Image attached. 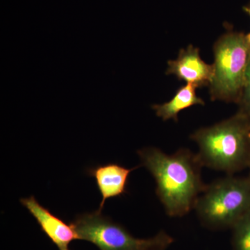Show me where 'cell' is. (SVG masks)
Returning a JSON list of instances; mask_svg holds the SVG:
<instances>
[{"instance_id":"7a4b0ae2","label":"cell","mask_w":250,"mask_h":250,"mask_svg":"<svg viewBox=\"0 0 250 250\" xmlns=\"http://www.w3.org/2000/svg\"><path fill=\"white\" fill-rule=\"evenodd\" d=\"M197 143L202 165L231 174L250 164V119L238 111L228 119L198 129Z\"/></svg>"},{"instance_id":"9c48e42d","label":"cell","mask_w":250,"mask_h":250,"mask_svg":"<svg viewBox=\"0 0 250 250\" xmlns=\"http://www.w3.org/2000/svg\"><path fill=\"white\" fill-rule=\"evenodd\" d=\"M197 87L187 83L180 87L170 101L160 104H153L152 108L156 115L164 121L173 120L178 121V115L188 108L200 105L205 106V102L196 94Z\"/></svg>"},{"instance_id":"5b68a950","label":"cell","mask_w":250,"mask_h":250,"mask_svg":"<svg viewBox=\"0 0 250 250\" xmlns=\"http://www.w3.org/2000/svg\"><path fill=\"white\" fill-rule=\"evenodd\" d=\"M70 223L79 240L90 242L100 250H167L174 242L164 231L151 238H136L98 210L77 215Z\"/></svg>"},{"instance_id":"30bf717a","label":"cell","mask_w":250,"mask_h":250,"mask_svg":"<svg viewBox=\"0 0 250 250\" xmlns=\"http://www.w3.org/2000/svg\"><path fill=\"white\" fill-rule=\"evenodd\" d=\"M233 250H250V210L231 228Z\"/></svg>"},{"instance_id":"ba28073f","label":"cell","mask_w":250,"mask_h":250,"mask_svg":"<svg viewBox=\"0 0 250 250\" xmlns=\"http://www.w3.org/2000/svg\"><path fill=\"white\" fill-rule=\"evenodd\" d=\"M137 167L129 169L120 164H107L87 168L86 174L95 179L103 197L99 211L102 212L107 199L122 197L127 193L129 174Z\"/></svg>"},{"instance_id":"8fae6325","label":"cell","mask_w":250,"mask_h":250,"mask_svg":"<svg viewBox=\"0 0 250 250\" xmlns=\"http://www.w3.org/2000/svg\"><path fill=\"white\" fill-rule=\"evenodd\" d=\"M238 104L240 105L238 111L246 115L250 119V57L245 74L243 93Z\"/></svg>"},{"instance_id":"277c9868","label":"cell","mask_w":250,"mask_h":250,"mask_svg":"<svg viewBox=\"0 0 250 250\" xmlns=\"http://www.w3.org/2000/svg\"><path fill=\"white\" fill-rule=\"evenodd\" d=\"M213 51V75L208 85L210 100L238 104L250 57L246 34L236 31L225 33L215 41Z\"/></svg>"},{"instance_id":"3957f363","label":"cell","mask_w":250,"mask_h":250,"mask_svg":"<svg viewBox=\"0 0 250 250\" xmlns=\"http://www.w3.org/2000/svg\"><path fill=\"white\" fill-rule=\"evenodd\" d=\"M195 209L200 223L211 230L231 229L250 210V179L228 177L207 185Z\"/></svg>"},{"instance_id":"52a82bcc","label":"cell","mask_w":250,"mask_h":250,"mask_svg":"<svg viewBox=\"0 0 250 250\" xmlns=\"http://www.w3.org/2000/svg\"><path fill=\"white\" fill-rule=\"evenodd\" d=\"M20 202L36 219L41 231L59 250H70L69 249L70 243L79 240L76 231L71 223H66L59 217L51 213L48 208L40 205L34 196L21 198Z\"/></svg>"},{"instance_id":"6da1fadb","label":"cell","mask_w":250,"mask_h":250,"mask_svg":"<svg viewBox=\"0 0 250 250\" xmlns=\"http://www.w3.org/2000/svg\"><path fill=\"white\" fill-rule=\"evenodd\" d=\"M137 154L141 166L154 177L156 195L169 216L183 217L195 209L207 187L202 181L203 166L197 154L182 148L167 154L154 147L143 148Z\"/></svg>"},{"instance_id":"7c38bea8","label":"cell","mask_w":250,"mask_h":250,"mask_svg":"<svg viewBox=\"0 0 250 250\" xmlns=\"http://www.w3.org/2000/svg\"><path fill=\"white\" fill-rule=\"evenodd\" d=\"M243 11L246 13L248 16H250V2L246 6H243ZM247 39H248V41H249L250 44V32L249 34H246Z\"/></svg>"},{"instance_id":"4fadbf2b","label":"cell","mask_w":250,"mask_h":250,"mask_svg":"<svg viewBox=\"0 0 250 250\" xmlns=\"http://www.w3.org/2000/svg\"></svg>"},{"instance_id":"8992f818","label":"cell","mask_w":250,"mask_h":250,"mask_svg":"<svg viewBox=\"0 0 250 250\" xmlns=\"http://www.w3.org/2000/svg\"><path fill=\"white\" fill-rule=\"evenodd\" d=\"M167 75H174L179 80L197 88L208 86L213 75V64L202 60L200 49L192 45L179 50L178 57L167 62Z\"/></svg>"}]
</instances>
